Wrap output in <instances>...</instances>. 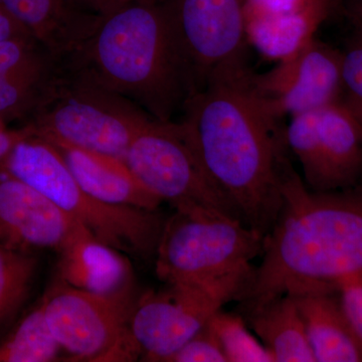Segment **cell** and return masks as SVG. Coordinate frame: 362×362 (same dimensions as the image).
<instances>
[{
  "label": "cell",
  "instance_id": "cell-1",
  "mask_svg": "<svg viewBox=\"0 0 362 362\" xmlns=\"http://www.w3.org/2000/svg\"><path fill=\"white\" fill-rule=\"evenodd\" d=\"M244 59L220 66L183 105L180 129L211 185L240 221L266 237L290 168L278 128Z\"/></svg>",
  "mask_w": 362,
  "mask_h": 362
},
{
  "label": "cell",
  "instance_id": "cell-2",
  "mask_svg": "<svg viewBox=\"0 0 362 362\" xmlns=\"http://www.w3.org/2000/svg\"><path fill=\"white\" fill-rule=\"evenodd\" d=\"M282 192L261 265L240 298L246 313L282 295L362 282V187L313 192L290 168Z\"/></svg>",
  "mask_w": 362,
  "mask_h": 362
},
{
  "label": "cell",
  "instance_id": "cell-3",
  "mask_svg": "<svg viewBox=\"0 0 362 362\" xmlns=\"http://www.w3.org/2000/svg\"><path fill=\"white\" fill-rule=\"evenodd\" d=\"M62 63L169 122L194 93L165 4H138L98 16L89 37Z\"/></svg>",
  "mask_w": 362,
  "mask_h": 362
},
{
  "label": "cell",
  "instance_id": "cell-4",
  "mask_svg": "<svg viewBox=\"0 0 362 362\" xmlns=\"http://www.w3.org/2000/svg\"><path fill=\"white\" fill-rule=\"evenodd\" d=\"M0 171L49 197L102 244L143 258L156 252L165 223L156 211L95 199L78 185L57 147L44 138L28 133L16 143Z\"/></svg>",
  "mask_w": 362,
  "mask_h": 362
},
{
  "label": "cell",
  "instance_id": "cell-5",
  "mask_svg": "<svg viewBox=\"0 0 362 362\" xmlns=\"http://www.w3.org/2000/svg\"><path fill=\"white\" fill-rule=\"evenodd\" d=\"M152 118L130 100L90 82L59 62L37 110L26 122L33 135L123 159Z\"/></svg>",
  "mask_w": 362,
  "mask_h": 362
},
{
  "label": "cell",
  "instance_id": "cell-6",
  "mask_svg": "<svg viewBox=\"0 0 362 362\" xmlns=\"http://www.w3.org/2000/svg\"><path fill=\"white\" fill-rule=\"evenodd\" d=\"M264 235L221 211H175L164 223L156 274L168 285L207 284L252 271Z\"/></svg>",
  "mask_w": 362,
  "mask_h": 362
},
{
  "label": "cell",
  "instance_id": "cell-7",
  "mask_svg": "<svg viewBox=\"0 0 362 362\" xmlns=\"http://www.w3.org/2000/svg\"><path fill=\"white\" fill-rule=\"evenodd\" d=\"M42 302L49 329L70 361H132L141 354L131 334V293L97 294L59 278Z\"/></svg>",
  "mask_w": 362,
  "mask_h": 362
},
{
  "label": "cell",
  "instance_id": "cell-8",
  "mask_svg": "<svg viewBox=\"0 0 362 362\" xmlns=\"http://www.w3.org/2000/svg\"><path fill=\"white\" fill-rule=\"evenodd\" d=\"M124 161L152 194L175 211H221L238 218L211 185L180 124L150 118L131 142Z\"/></svg>",
  "mask_w": 362,
  "mask_h": 362
},
{
  "label": "cell",
  "instance_id": "cell-9",
  "mask_svg": "<svg viewBox=\"0 0 362 362\" xmlns=\"http://www.w3.org/2000/svg\"><path fill=\"white\" fill-rule=\"evenodd\" d=\"M254 271V270H252ZM252 271L207 284L168 285L135 305L131 334L145 361L168 362L230 300H240Z\"/></svg>",
  "mask_w": 362,
  "mask_h": 362
},
{
  "label": "cell",
  "instance_id": "cell-10",
  "mask_svg": "<svg viewBox=\"0 0 362 362\" xmlns=\"http://www.w3.org/2000/svg\"><path fill=\"white\" fill-rule=\"evenodd\" d=\"M164 4L194 93L214 70L245 59V0H169Z\"/></svg>",
  "mask_w": 362,
  "mask_h": 362
},
{
  "label": "cell",
  "instance_id": "cell-11",
  "mask_svg": "<svg viewBox=\"0 0 362 362\" xmlns=\"http://www.w3.org/2000/svg\"><path fill=\"white\" fill-rule=\"evenodd\" d=\"M252 81L276 119L318 111L342 100V52L314 39Z\"/></svg>",
  "mask_w": 362,
  "mask_h": 362
},
{
  "label": "cell",
  "instance_id": "cell-12",
  "mask_svg": "<svg viewBox=\"0 0 362 362\" xmlns=\"http://www.w3.org/2000/svg\"><path fill=\"white\" fill-rule=\"evenodd\" d=\"M86 235H92L49 197L0 171V245L20 252H61Z\"/></svg>",
  "mask_w": 362,
  "mask_h": 362
},
{
  "label": "cell",
  "instance_id": "cell-13",
  "mask_svg": "<svg viewBox=\"0 0 362 362\" xmlns=\"http://www.w3.org/2000/svg\"><path fill=\"white\" fill-rule=\"evenodd\" d=\"M0 4L59 61L77 51L92 33L98 18L69 0H0Z\"/></svg>",
  "mask_w": 362,
  "mask_h": 362
},
{
  "label": "cell",
  "instance_id": "cell-14",
  "mask_svg": "<svg viewBox=\"0 0 362 362\" xmlns=\"http://www.w3.org/2000/svg\"><path fill=\"white\" fill-rule=\"evenodd\" d=\"M81 187L99 201L156 211L162 202L138 180L123 159L52 143Z\"/></svg>",
  "mask_w": 362,
  "mask_h": 362
},
{
  "label": "cell",
  "instance_id": "cell-15",
  "mask_svg": "<svg viewBox=\"0 0 362 362\" xmlns=\"http://www.w3.org/2000/svg\"><path fill=\"white\" fill-rule=\"evenodd\" d=\"M322 182L321 192L354 187L362 175V123L340 100L318 112Z\"/></svg>",
  "mask_w": 362,
  "mask_h": 362
},
{
  "label": "cell",
  "instance_id": "cell-16",
  "mask_svg": "<svg viewBox=\"0 0 362 362\" xmlns=\"http://www.w3.org/2000/svg\"><path fill=\"white\" fill-rule=\"evenodd\" d=\"M295 298L316 362H362V347L335 290L290 294Z\"/></svg>",
  "mask_w": 362,
  "mask_h": 362
},
{
  "label": "cell",
  "instance_id": "cell-17",
  "mask_svg": "<svg viewBox=\"0 0 362 362\" xmlns=\"http://www.w3.org/2000/svg\"><path fill=\"white\" fill-rule=\"evenodd\" d=\"M59 254V278L68 284L110 296L130 293L132 271L127 259L93 235L81 238Z\"/></svg>",
  "mask_w": 362,
  "mask_h": 362
},
{
  "label": "cell",
  "instance_id": "cell-18",
  "mask_svg": "<svg viewBox=\"0 0 362 362\" xmlns=\"http://www.w3.org/2000/svg\"><path fill=\"white\" fill-rule=\"evenodd\" d=\"M332 11L329 0H319L295 13L247 20V44L264 58L279 63L315 39L317 30Z\"/></svg>",
  "mask_w": 362,
  "mask_h": 362
},
{
  "label": "cell",
  "instance_id": "cell-19",
  "mask_svg": "<svg viewBox=\"0 0 362 362\" xmlns=\"http://www.w3.org/2000/svg\"><path fill=\"white\" fill-rule=\"evenodd\" d=\"M247 314L252 330L271 352L274 362H316L292 295H282Z\"/></svg>",
  "mask_w": 362,
  "mask_h": 362
},
{
  "label": "cell",
  "instance_id": "cell-20",
  "mask_svg": "<svg viewBox=\"0 0 362 362\" xmlns=\"http://www.w3.org/2000/svg\"><path fill=\"white\" fill-rule=\"evenodd\" d=\"M59 61L42 49L0 77V119L7 123L26 120L37 110L56 75Z\"/></svg>",
  "mask_w": 362,
  "mask_h": 362
},
{
  "label": "cell",
  "instance_id": "cell-21",
  "mask_svg": "<svg viewBox=\"0 0 362 362\" xmlns=\"http://www.w3.org/2000/svg\"><path fill=\"white\" fill-rule=\"evenodd\" d=\"M63 347L49 329L42 299L0 342V362H52L61 358Z\"/></svg>",
  "mask_w": 362,
  "mask_h": 362
},
{
  "label": "cell",
  "instance_id": "cell-22",
  "mask_svg": "<svg viewBox=\"0 0 362 362\" xmlns=\"http://www.w3.org/2000/svg\"><path fill=\"white\" fill-rule=\"evenodd\" d=\"M32 252L16 251L0 245V327L25 304L37 272Z\"/></svg>",
  "mask_w": 362,
  "mask_h": 362
},
{
  "label": "cell",
  "instance_id": "cell-23",
  "mask_svg": "<svg viewBox=\"0 0 362 362\" xmlns=\"http://www.w3.org/2000/svg\"><path fill=\"white\" fill-rule=\"evenodd\" d=\"M318 111L292 116L285 131L286 143L297 157L309 189L321 192L322 166L318 132Z\"/></svg>",
  "mask_w": 362,
  "mask_h": 362
},
{
  "label": "cell",
  "instance_id": "cell-24",
  "mask_svg": "<svg viewBox=\"0 0 362 362\" xmlns=\"http://www.w3.org/2000/svg\"><path fill=\"white\" fill-rule=\"evenodd\" d=\"M228 362H274L271 352L252 337L242 317L218 310L209 319Z\"/></svg>",
  "mask_w": 362,
  "mask_h": 362
},
{
  "label": "cell",
  "instance_id": "cell-25",
  "mask_svg": "<svg viewBox=\"0 0 362 362\" xmlns=\"http://www.w3.org/2000/svg\"><path fill=\"white\" fill-rule=\"evenodd\" d=\"M168 362H228L213 330L206 324L197 334L188 340Z\"/></svg>",
  "mask_w": 362,
  "mask_h": 362
},
{
  "label": "cell",
  "instance_id": "cell-26",
  "mask_svg": "<svg viewBox=\"0 0 362 362\" xmlns=\"http://www.w3.org/2000/svg\"><path fill=\"white\" fill-rule=\"evenodd\" d=\"M45 49L30 35H21L0 42V77Z\"/></svg>",
  "mask_w": 362,
  "mask_h": 362
},
{
  "label": "cell",
  "instance_id": "cell-27",
  "mask_svg": "<svg viewBox=\"0 0 362 362\" xmlns=\"http://www.w3.org/2000/svg\"><path fill=\"white\" fill-rule=\"evenodd\" d=\"M319 0H245V21L295 13Z\"/></svg>",
  "mask_w": 362,
  "mask_h": 362
},
{
  "label": "cell",
  "instance_id": "cell-28",
  "mask_svg": "<svg viewBox=\"0 0 362 362\" xmlns=\"http://www.w3.org/2000/svg\"><path fill=\"white\" fill-rule=\"evenodd\" d=\"M338 292L345 315L362 347V282L343 283Z\"/></svg>",
  "mask_w": 362,
  "mask_h": 362
},
{
  "label": "cell",
  "instance_id": "cell-29",
  "mask_svg": "<svg viewBox=\"0 0 362 362\" xmlns=\"http://www.w3.org/2000/svg\"><path fill=\"white\" fill-rule=\"evenodd\" d=\"M342 76L347 97L362 102V42L342 52Z\"/></svg>",
  "mask_w": 362,
  "mask_h": 362
},
{
  "label": "cell",
  "instance_id": "cell-30",
  "mask_svg": "<svg viewBox=\"0 0 362 362\" xmlns=\"http://www.w3.org/2000/svg\"><path fill=\"white\" fill-rule=\"evenodd\" d=\"M74 6L86 13L103 16L117 9L138 4H158L160 0H69Z\"/></svg>",
  "mask_w": 362,
  "mask_h": 362
},
{
  "label": "cell",
  "instance_id": "cell-31",
  "mask_svg": "<svg viewBox=\"0 0 362 362\" xmlns=\"http://www.w3.org/2000/svg\"><path fill=\"white\" fill-rule=\"evenodd\" d=\"M21 35H30L0 4V42Z\"/></svg>",
  "mask_w": 362,
  "mask_h": 362
},
{
  "label": "cell",
  "instance_id": "cell-32",
  "mask_svg": "<svg viewBox=\"0 0 362 362\" xmlns=\"http://www.w3.org/2000/svg\"><path fill=\"white\" fill-rule=\"evenodd\" d=\"M30 133L26 126L18 130H8L7 128L0 130V166L4 159L11 153L16 143Z\"/></svg>",
  "mask_w": 362,
  "mask_h": 362
},
{
  "label": "cell",
  "instance_id": "cell-33",
  "mask_svg": "<svg viewBox=\"0 0 362 362\" xmlns=\"http://www.w3.org/2000/svg\"><path fill=\"white\" fill-rule=\"evenodd\" d=\"M349 4L350 16L362 30V0H349Z\"/></svg>",
  "mask_w": 362,
  "mask_h": 362
},
{
  "label": "cell",
  "instance_id": "cell-34",
  "mask_svg": "<svg viewBox=\"0 0 362 362\" xmlns=\"http://www.w3.org/2000/svg\"><path fill=\"white\" fill-rule=\"evenodd\" d=\"M346 102L349 104V106L351 107L352 110L356 112L357 117H358L359 120L361 121L362 123V102L358 101V100L352 99V98L346 97Z\"/></svg>",
  "mask_w": 362,
  "mask_h": 362
},
{
  "label": "cell",
  "instance_id": "cell-35",
  "mask_svg": "<svg viewBox=\"0 0 362 362\" xmlns=\"http://www.w3.org/2000/svg\"><path fill=\"white\" fill-rule=\"evenodd\" d=\"M331 6H332L333 9L337 8L340 4H342L344 0H329Z\"/></svg>",
  "mask_w": 362,
  "mask_h": 362
}]
</instances>
